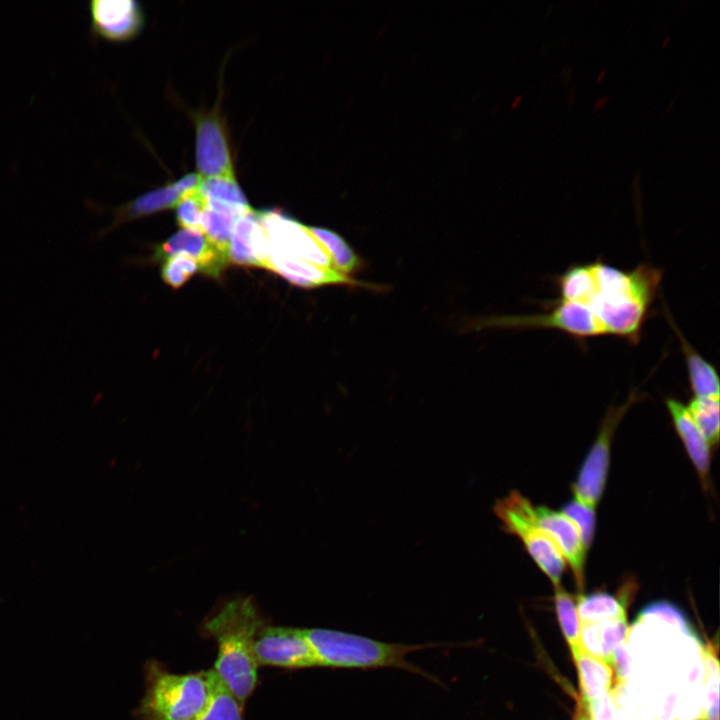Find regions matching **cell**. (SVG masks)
<instances>
[{"instance_id": "6da1fadb", "label": "cell", "mask_w": 720, "mask_h": 720, "mask_svg": "<svg viewBox=\"0 0 720 720\" xmlns=\"http://www.w3.org/2000/svg\"><path fill=\"white\" fill-rule=\"evenodd\" d=\"M592 264L596 287L586 306L602 323L606 335L637 344L657 295L662 270L647 263L622 270L600 258Z\"/></svg>"}, {"instance_id": "7a4b0ae2", "label": "cell", "mask_w": 720, "mask_h": 720, "mask_svg": "<svg viewBox=\"0 0 720 720\" xmlns=\"http://www.w3.org/2000/svg\"><path fill=\"white\" fill-rule=\"evenodd\" d=\"M265 622L253 602L235 599L207 617L201 634L217 645L213 670L244 707L258 684L254 645Z\"/></svg>"}, {"instance_id": "3957f363", "label": "cell", "mask_w": 720, "mask_h": 720, "mask_svg": "<svg viewBox=\"0 0 720 720\" xmlns=\"http://www.w3.org/2000/svg\"><path fill=\"white\" fill-rule=\"evenodd\" d=\"M318 666L344 669L397 668L422 676L435 684L441 681L408 660V655L431 648L471 646L473 643H389L361 635L324 628H304Z\"/></svg>"}, {"instance_id": "277c9868", "label": "cell", "mask_w": 720, "mask_h": 720, "mask_svg": "<svg viewBox=\"0 0 720 720\" xmlns=\"http://www.w3.org/2000/svg\"><path fill=\"white\" fill-rule=\"evenodd\" d=\"M144 680V695L135 710L138 720H199L211 704L218 676L212 668L173 673L149 659Z\"/></svg>"}, {"instance_id": "5b68a950", "label": "cell", "mask_w": 720, "mask_h": 720, "mask_svg": "<svg viewBox=\"0 0 720 720\" xmlns=\"http://www.w3.org/2000/svg\"><path fill=\"white\" fill-rule=\"evenodd\" d=\"M494 512L504 530L518 537L542 572L555 587L560 586L566 567L565 560L550 538L538 526L534 516V505L530 500L518 491H512L506 497L497 500Z\"/></svg>"}, {"instance_id": "8992f818", "label": "cell", "mask_w": 720, "mask_h": 720, "mask_svg": "<svg viewBox=\"0 0 720 720\" xmlns=\"http://www.w3.org/2000/svg\"><path fill=\"white\" fill-rule=\"evenodd\" d=\"M545 312L530 315L495 316L479 320L475 328H543L567 333L576 339L606 335L596 315L587 307L575 302L555 300Z\"/></svg>"}, {"instance_id": "52a82bcc", "label": "cell", "mask_w": 720, "mask_h": 720, "mask_svg": "<svg viewBox=\"0 0 720 720\" xmlns=\"http://www.w3.org/2000/svg\"><path fill=\"white\" fill-rule=\"evenodd\" d=\"M638 398L633 392L623 405L608 410L600 431L582 463L573 485L574 499L590 508L597 507L606 486L615 430L628 408Z\"/></svg>"}, {"instance_id": "ba28073f", "label": "cell", "mask_w": 720, "mask_h": 720, "mask_svg": "<svg viewBox=\"0 0 720 720\" xmlns=\"http://www.w3.org/2000/svg\"><path fill=\"white\" fill-rule=\"evenodd\" d=\"M257 215L267 236L270 252L339 272L326 248L310 232L308 226L278 209L257 211Z\"/></svg>"}, {"instance_id": "9c48e42d", "label": "cell", "mask_w": 720, "mask_h": 720, "mask_svg": "<svg viewBox=\"0 0 720 720\" xmlns=\"http://www.w3.org/2000/svg\"><path fill=\"white\" fill-rule=\"evenodd\" d=\"M254 654L258 666L289 670L318 666L304 628L265 624L257 634Z\"/></svg>"}, {"instance_id": "30bf717a", "label": "cell", "mask_w": 720, "mask_h": 720, "mask_svg": "<svg viewBox=\"0 0 720 720\" xmlns=\"http://www.w3.org/2000/svg\"><path fill=\"white\" fill-rule=\"evenodd\" d=\"M90 34L108 41L123 42L134 38L144 23L140 4L134 0H91Z\"/></svg>"}, {"instance_id": "8fae6325", "label": "cell", "mask_w": 720, "mask_h": 720, "mask_svg": "<svg viewBox=\"0 0 720 720\" xmlns=\"http://www.w3.org/2000/svg\"><path fill=\"white\" fill-rule=\"evenodd\" d=\"M196 165L204 179L235 178L229 145L221 120L215 113L196 118Z\"/></svg>"}, {"instance_id": "7c38bea8", "label": "cell", "mask_w": 720, "mask_h": 720, "mask_svg": "<svg viewBox=\"0 0 720 720\" xmlns=\"http://www.w3.org/2000/svg\"><path fill=\"white\" fill-rule=\"evenodd\" d=\"M535 520L540 529L556 546L571 569L580 590L584 586V571L588 549L574 523L562 512L546 506H534Z\"/></svg>"}, {"instance_id": "4fadbf2b", "label": "cell", "mask_w": 720, "mask_h": 720, "mask_svg": "<svg viewBox=\"0 0 720 720\" xmlns=\"http://www.w3.org/2000/svg\"><path fill=\"white\" fill-rule=\"evenodd\" d=\"M202 181L198 173H189L170 185L142 194L131 202L114 209L113 222L97 232L96 238L103 237L124 222L150 215L176 206L180 198L194 189Z\"/></svg>"}, {"instance_id": "5bb4252c", "label": "cell", "mask_w": 720, "mask_h": 720, "mask_svg": "<svg viewBox=\"0 0 720 720\" xmlns=\"http://www.w3.org/2000/svg\"><path fill=\"white\" fill-rule=\"evenodd\" d=\"M174 255H184L195 260L199 270L210 276H218L229 262L228 257L220 252L202 231L183 229L161 244L155 253L158 259H166Z\"/></svg>"}, {"instance_id": "9a60e30c", "label": "cell", "mask_w": 720, "mask_h": 720, "mask_svg": "<svg viewBox=\"0 0 720 720\" xmlns=\"http://www.w3.org/2000/svg\"><path fill=\"white\" fill-rule=\"evenodd\" d=\"M665 404L703 487H707L710 481L711 456L707 440L692 420L686 405L673 397L667 398Z\"/></svg>"}, {"instance_id": "2e32d148", "label": "cell", "mask_w": 720, "mask_h": 720, "mask_svg": "<svg viewBox=\"0 0 720 720\" xmlns=\"http://www.w3.org/2000/svg\"><path fill=\"white\" fill-rule=\"evenodd\" d=\"M668 322L677 335L683 353L688 380L694 397H719V378L715 367L705 360L687 341L668 311H665Z\"/></svg>"}, {"instance_id": "e0dca14e", "label": "cell", "mask_w": 720, "mask_h": 720, "mask_svg": "<svg viewBox=\"0 0 720 720\" xmlns=\"http://www.w3.org/2000/svg\"><path fill=\"white\" fill-rule=\"evenodd\" d=\"M571 651L584 702L595 701L607 695L612 681L610 666L604 660L586 652L580 645L572 646Z\"/></svg>"}, {"instance_id": "ac0fdd59", "label": "cell", "mask_w": 720, "mask_h": 720, "mask_svg": "<svg viewBox=\"0 0 720 720\" xmlns=\"http://www.w3.org/2000/svg\"><path fill=\"white\" fill-rule=\"evenodd\" d=\"M198 190L206 199V206L210 209L236 217L251 210L235 178H205L202 179Z\"/></svg>"}, {"instance_id": "d6986e66", "label": "cell", "mask_w": 720, "mask_h": 720, "mask_svg": "<svg viewBox=\"0 0 720 720\" xmlns=\"http://www.w3.org/2000/svg\"><path fill=\"white\" fill-rule=\"evenodd\" d=\"M556 300L587 305L595 292L596 279L592 262L573 264L556 279Z\"/></svg>"}, {"instance_id": "ffe728a7", "label": "cell", "mask_w": 720, "mask_h": 720, "mask_svg": "<svg viewBox=\"0 0 720 720\" xmlns=\"http://www.w3.org/2000/svg\"><path fill=\"white\" fill-rule=\"evenodd\" d=\"M257 221V211L252 209L236 219L228 250L229 262L236 265L259 267L253 248V233Z\"/></svg>"}, {"instance_id": "44dd1931", "label": "cell", "mask_w": 720, "mask_h": 720, "mask_svg": "<svg viewBox=\"0 0 720 720\" xmlns=\"http://www.w3.org/2000/svg\"><path fill=\"white\" fill-rule=\"evenodd\" d=\"M309 227L310 232L328 251L335 268L343 275H351L361 270L363 260L348 243L336 232L329 229Z\"/></svg>"}, {"instance_id": "7402d4cb", "label": "cell", "mask_w": 720, "mask_h": 720, "mask_svg": "<svg viewBox=\"0 0 720 720\" xmlns=\"http://www.w3.org/2000/svg\"><path fill=\"white\" fill-rule=\"evenodd\" d=\"M577 611L582 622H600L625 617L624 601L604 592L579 595Z\"/></svg>"}, {"instance_id": "603a6c76", "label": "cell", "mask_w": 720, "mask_h": 720, "mask_svg": "<svg viewBox=\"0 0 720 720\" xmlns=\"http://www.w3.org/2000/svg\"><path fill=\"white\" fill-rule=\"evenodd\" d=\"M686 407L710 448L714 447L719 440V397H693Z\"/></svg>"}, {"instance_id": "cb8c5ba5", "label": "cell", "mask_w": 720, "mask_h": 720, "mask_svg": "<svg viewBox=\"0 0 720 720\" xmlns=\"http://www.w3.org/2000/svg\"><path fill=\"white\" fill-rule=\"evenodd\" d=\"M238 217L210 209L206 206L202 219V231L208 240L228 257L231 233Z\"/></svg>"}, {"instance_id": "d4e9b609", "label": "cell", "mask_w": 720, "mask_h": 720, "mask_svg": "<svg viewBox=\"0 0 720 720\" xmlns=\"http://www.w3.org/2000/svg\"><path fill=\"white\" fill-rule=\"evenodd\" d=\"M705 702L699 720H719V664L712 647L703 650Z\"/></svg>"}, {"instance_id": "484cf974", "label": "cell", "mask_w": 720, "mask_h": 720, "mask_svg": "<svg viewBox=\"0 0 720 720\" xmlns=\"http://www.w3.org/2000/svg\"><path fill=\"white\" fill-rule=\"evenodd\" d=\"M555 610L570 647L579 645L581 623L574 598L561 586L555 587Z\"/></svg>"}, {"instance_id": "4316f807", "label": "cell", "mask_w": 720, "mask_h": 720, "mask_svg": "<svg viewBox=\"0 0 720 720\" xmlns=\"http://www.w3.org/2000/svg\"><path fill=\"white\" fill-rule=\"evenodd\" d=\"M199 720H243V706L219 677L211 704Z\"/></svg>"}, {"instance_id": "83f0119b", "label": "cell", "mask_w": 720, "mask_h": 720, "mask_svg": "<svg viewBox=\"0 0 720 720\" xmlns=\"http://www.w3.org/2000/svg\"><path fill=\"white\" fill-rule=\"evenodd\" d=\"M205 208L206 199L198 188L187 192L176 204L177 223L184 229L202 231L201 219Z\"/></svg>"}, {"instance_id": "f1b7e54d", "label": "cell", "mask_w": 720, "mask_h": 720, "mask_svg": "<svg viewBox=\"0 0 720 720\" xmlns=\"http://www.w3.org/2000/svg\"><path fill=\"white\" fill-rule=\"evenodd\" d=\"M562 512L577 527L585 547L589 549L595 534V509L580 503L576 499H573L563 506Z\"/></svg>"}, {"instance_id": "f546056e", "label": "cell", "mask_w": 720, "mask_h": 720, "mask_svg": "<svg viewBox=\"0 0 720 720\" xmlns=\"http://www.w3.org/2000/svg\"><path fill=\"white\" fill-rule=\"evenodd\" d=\"M602 649V660L611 664L614 651L620 647L626 637V617L597 622Z\"/></svg>"}, {"instance_id": "4dcf8cb0", "label": "cell", "mask_w": 720, "mask_h": 720, "mask_svg": "<svg viewBox=\"0 0 720 720\" xmlns=\"http://www.w3.org/2000/svg\"><path fill=\"white\" fill-rule=\"evenodd\" d=\"M197 270L198 263L184 255H174L165 259L161 277L172 288L181 287Z\"/></svg>"}, {"instance_id": "1f68e13d", "label": "cell", "mask_w": 720, "mask_h": 720, "mask_svg": "<svg viewBox=\"0 0 720 720\" xmlns=\"http://www.w3.org/2000/svg\"><path fill=\"white\" fill-rule=\"evenodd\" d=\"M611 664L615 667L618 682L624 683L629 676L630 666L628 654L622 645L614 651Z\"/></svg>"}, {"instance_id": "d6a6232c", "label": "cell", "mask_w": 720, "mask_h": 720, "mask_svg": "<svg viewBox=\"0 0 720 720\" xmlns=\"http://www.w3.org/2000/svg\"><path fill=\"white\" fill-rule=\"evenodd\" d=\"M609 99H610V97L608 95H604V96L598 98L594 105V112H597L598 110L602 109L607 104Z\"/></svg>"}, {"instance_id": "836d02e7", "label": "cell", "mask_w": 720, "mask_h": 720, "mask_svg": "<svg viewBox=\"0 0 720 720\" xmlns=\"http://www.w3.org/2000/svg\"><path fill=\"white\" fill-rule=\"evenodd\" d=\"M577 720H593V717H591L589 709L585 703L582 705V712L579 714Z\"/></svg>"}, {"instance_id": "e575fe53", "label": "cell", "mask_w": 720, "mask_h": 720, "mask_svg": "<svg viewBox=\"0 0 720 720\" xmlns=\"http://www.w3.org/2000/svg\"><path fill=\"white\" fill-rule=\"evenodd\" d=\"M605 74H606L605 70L601 71L600 75L597 77L596 82L597 83L601 82Z\"/></svg>"}, {"instance_id": "d590c367", "label": "cell", "mask_w": 720, "mask_h": 720, "mask_svg": "<svg viewBox=\"0 0 720 720\" xmlns=\"http://www.w3.org/2000/svg\"><path fill=\"white\" fill-rule=\"evenodd\" d=\"M574 90H575V89L572 88L571 91H570V100L568 101V105H569V106L572 105V103H573V99H574L573 93H574Z\"/></svg>"}, {"instance_id": "8d00e7d4", "label": "cell", "mask_w": 720, "mask_h": 720, "mask_svg": "<svg viewBox=\"0 0 720 720\" xmlns=\"http://www.w3.org/2000/svg\"><path fill=\"white\" fill-rule=\"evenodd\" d=\"M669 40H670V37H666V38H665V41H663V43H662V47H666V45L668 44Z\"/></svg>"}]
</instances>
